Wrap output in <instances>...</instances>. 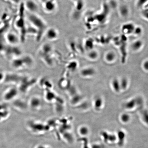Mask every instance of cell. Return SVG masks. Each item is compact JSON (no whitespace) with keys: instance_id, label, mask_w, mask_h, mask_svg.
<instances>
[{"instance_id":"obj_1","label":"cell","mask_w":148,"mask_h":148,"mask_svg":"<svg viewBox=\"0 0 148 148\" xmlns=\"http://www.w3.org/2000/svg\"><path fill=\"white\" fill-rule=\"evenodd\" d=\"M28 19L33 26L36 29L38 32L37 36L38 40L41 38L44 33L45 34L47 29V25L45 22L40 16L36 14L29 13L27 16Z\"/></svg>"},{"instance_id":"obj_2","label":"cell","mask_w":148,"mask_h":148,"mask_svg":"<svg viewBox=\"0 0 148 148\" xmlns=\"http://www.w3.org/2000/svg\"><path fill=\"white\" fill-rule=\"evenodd\" d=\"M45 36L50 41H53L58 39L59 34L58 31L54 27H50L46 29L45 33Z\"/></svg>"},{"instance_id":"obj_3","label":"cell","mask_w":148,"mask_h":148,"mask_svg":"<svg viewBox=\"0 0 148 148\" xmlns=\"http://www.w3.org/2000/svg\"><path fill=\"white\" fill-rule=\"evenodd\" d=\"M26 8L30 13L36 14L38 11V5L34 0H27L25 3Z\"/></svg>"},{"instance_id":"obj_4","label":"cell","mask_w":148,"mask_h":148,"mask_svg":"<svg viewBox=\"0 0 148 148\" xmlns=\"http://www.w3.org/2000/svg\"><path fill=\"white\" fill-rule=\"evenodd\" d=\"M17 94L18 90L16 88H9L3 94V99L6 101H12L17 96Z\"/></svg>"},{"instance_id":"obj_5","label":"cell","mask_w":148,"mask_h":148,"mask_svg":"<svg viewBox=\"0 0 148 148\" xmlns=\"http://www.w3.org/2000/svg\"><path fill=\"white\" fill-rule=\"evenodd\" d=\"M6 38L7 41L12 45H16L19 42V38L14 33H9L7 35Z\"/></svg>"},{"instance_id":"obj_6","label":"cell","mask_w":148,"mask_h":148,"mask_svg":"<svg viewBox=\"0 0 148 148\" xmlns=\"http://www.w3.org/2000/svg\"><path fill=\"white\" fill-rule=\"evenodd\" d=\"M18 76L14 74H9L5 75L4 80L7 83H16L18 79Z\"/></svg>"},{"instance_id":"obj_7","label":"cell","mask_w":148,"mask_h":148,"mask_svg":"<svg viewBox=\"0 0 148 148\" xmlns=\"http://www.w3.org/2000/svg\"><path fill=\"white\" fill-rule=\"evenodd\" d=\"M44 5V8L46 12H53L56 8L55 3L53 1H50L46 2L45 3Z\"/></svg>"},{"instance_id":"obj_8","label":"cell","mask_w":148,"mask_h":148,"mask_svg":"<svg viewBox=\"0 0 148 148\" xmlns=\"http://www.w3.org/2000/svg\"><path fill=\"white\" fill-rule=\"evenodd\" d=\"M137 104V102L136 99H133L126 103L124 105V107L125 108L130 110L134 108Z\"/></svg>"},{"instance_id":"obj_9","label":"cell","mask_w":148,"mask_h":148,"mask_svg":"<svg viewBox=\"0 0 148 148\" xmlns=\"http://www.w3.org/2000/svg\"><path fill=\"white\" fill-rule=\"evenodd\" d=\"M95 73V70L92 68H86V69L83 70L82 71V75L84 76H91L93 75Z\"/></svg>"},{"instance_id":"obj_10","label":"cell","mask_w":148,"mask_h":148,"mask_svg":"<svg viewBox=\"0 0 148 148\" xmlns=\"http://www.w3.org/2000/svg\"><path fill=\"white\" fill-rule=\"evenodd\" d=\"M112 86L114 91L116 92H119L121 89L120 82L117 79H115L113 80Z\"/></svg>"},{"instance_id":"obj_11","label":"cell","mask_w":148,"mask_h":148,"mask_svg":"<svg viewBox=\"0 0 148 148\" xmlns=\"http://www.w3.org/2000/svg\"><path fill=\"white\" fill-rule=\"evenodd\" d=\"M103 101L101 98H98L95 99L94 102V106L96 110H99L102 106Z\"/></svg>"},{"instance_id":"obj_12","label":"cell","mask_w":148,"mask_h":148,"mask_svg":"<svg viewBox=\"0 0 148 148\" xmlns=\"http://www.w3.org/2000/svg\"><path fill=\"white\" fill-rule=\"evenodd\" d=\"M24 64L23 60L18 59V60L14 61L12 63V66L15 68H20L23 66H22Z\"/></svg>"},{"instance_id":"obj_13","label":"cell","mask_w":148,"mask_h":148,"mask_svg":"<svg viewBox=\"0 0 148 148\" xmlns=\"http://www.w3.org/2000/svg\"><path fill=\"white\" fill-rule=\"evenodd\" d=\"M142 45V43L140 40H138L134 42L132 45V48L134 51H137L140 49Z\"/></svg>"},{"instance_id":"obj_14","label":"cell","mask_w":148,"mask_h":148,"mask_svg":"<svg viewBox=\"0 0 148 148\" xmlns=\"http://www.w3.org/2000/svg\"><path fill=\"white\" fill-rule=\"evenodd\" d=\"M115 58V54L113 52H110L107 53L106 56L107 60L108 62H112Z\"/></svg>"},{"instance_id":"obj_15","label":"cell","mask_w":148,"mask_h":148,"mask_svg":"<svg viewBox=\"0 0 148 148\" xmlns=\"http://www.w3.org/2000/svg\"><path fill=\"white\" fill-rule=\"evenodd\" d=\"M42 49L43 51H45L46 53H49L52 49V46L50 44H45L42 46Z\"/></svg>"},{"instance_id":"obj_16","label":"cell","mask_w":148,"mask_h":148,"mask_svg":"<svg viewBox=\"0 0 148 148\" xmlns=\"http://www.w3.org/2000/svg\"><path fill=\"white\" fill-rule=\"evenodd\" d=\"M120 86L121 89L125 90L128 86V81L126 78H123L120 82Z\"/></svg>"},{"instance_id":"obj_17","label":"cell","mask_w":148,"mask_h":148,"mask_svg":"<svg viewBox=\"0 0 148 148\" xmlns=\"http://www.w3.org/2000/svg\"><path fill=\"white\" fill-rule=\"evenodd\" d=\"M88 56L90 58L94 60L97 58L98 56L97 53L95 51H91L88 53Z\"/></svg>"},{"instance_id":"obj_18","label":"cell","mask_w":148,"mask_h":148,"mask_svg":"<svg viewBox=\"0 0 148 148\" xmlns=\"http://www.w3.org/2000/svg\"><path fill=\"white\" fill-rule=\"evenodd\" d=\"M142 116L144 121L148 124V111L146 110L143 111Z\"/></svg>"},{"instance_id":"obj_19","label":"cell","mask_w":148,"mask_h":148,"mask_svg":"<svg viewBox=\"0 0 148 148\" xmlns=\"http://www.w3.org/2000/svg\"><path fill=\"white\" fill-rule=\"evenodd\" d=\"M31 102V105L33 107H35L39 106L40 104V101L39 100L37 99H33Z\"/></svg>"},{"instance_id":"obj_20","label":"cell","mask_w":148,"mask_h":148,"mask_svg":"<svg viewBox=\"0 0 148 148\" xmlns=\"http://www.w3.org/2000/svg\"><path fill=\"white\" fill-rule=\"evenodd\" d=\"M130 119V117L128 114H124L121 116V119L122 121L125 123H127L128 122Z\"/></svg>"},{"instance_id":"obj_21","label":"cell","mask_w":148,"mask_h":148,"mask_svg":"<svg viewBox=\"0 0 148 148\" xmlns=\"http://www.w3.org/2000/svg\"><path fill=\"white\" fill-rule=\"evenodd\" d=\"M5 75H4L3 72L0 71V83L4 80Z\"/></svg>"},{"instance_id":"obj_22","label":"cell","mask_w":148,"mask_h":148,"mask_svg":"<svg viewBox=\"0 0 148 148\" xmlns=\"http://www.w3.org/2000/svg\"><path fill=\"white\" fill-rule=\"evenodd\" d=\"M144 69L148 71V60L145 61L143 64Z\"/></svg>"},{"instance_id":"obj_23","label":"cell","mask_w":148,"mask_h":148,"mask_svg":"<svg viewBox=\"0 0 148 148\" xmlns=\"http://www.w3.org/2000/svg\"><path fill=\"white\" fill-rule=\"evenodd\" d=\"M76 1H77V0H76Z\"/></svg>"}]
</instances>
